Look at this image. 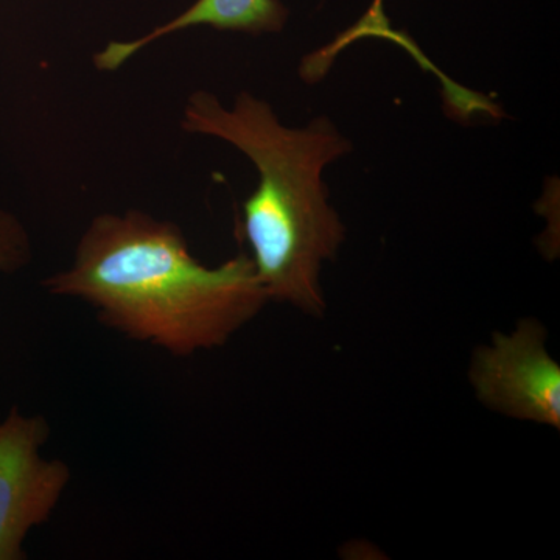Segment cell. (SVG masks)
Listing matches in <instances>:
<instances>
[{
	"label": "cell",
	"mask_w": 560,
	"mask_h": 560,
	"mask_svg": "<svg viewBox=\"0 0 560 560\" xmlns=\"http://www.w3.org/2000/svg\"><path fill=\"white\" fill-rule=\"evenodd\" d=\"M43 287L86 302L106 329L176 359L226 345L270 302L249 254L208 267L179 226L140 210L95 217L70 267Z\"/></svg>",
	"instance_id": "obj_1"
},
{
	"label": "cell",
	"mask_w": 560,
	"mask_h": 560,
	"mask_svg": "<svg viewBox=\"0 0 560 560\" xmlns=\"http://www.w3.org/2000/svg\"><path fill=\"white\" fill-rule=\"evenodd\" d=\"M183 128L224 140L253 162L259 184L243 202L242 231L257 278L268 301L323 316L320 272L346 241L323 175L352 151L350 140L327 116L287 127L270 103L249 92H241L231 109L210 92H195Z\"/></svg>",
	"instance_id": "obj_2"
},
{
	"label": "cell",
	"mask_w": 560,
	"mask_h": 560,
	"mask_svg": "<svg viewBox=\"0 0 560 560\" xmlns=\"http://www.w3.org/2000/svg\"><path fill=\"white\" fill-rule=\"evenodd\" d=\"M50 433L44 416L18 407L0 418V560L27 558L28 534L50 521L72 478L65 460L43 455Z\"/></svg>",
	"instance_id": "obj_3"
},
{
	"label": "cell",
	"mask_w": 560,
	"mask_h": 560,
	"mask_svg": "<svg viewBox=\"0 0 560 560\" xmlns=\"http://www.w3.org/2000/svg\"><path fill=\"white\" fill-rule=\"evenodd\" d=\"M478 400L508 418L560 429V366L539 320L522 319L475 352L469 372Z\"/></svg>",
	"instance_id": "obj_4"
},
{
	"label": "cell",
	"mask_w": 560,
	"mask_h": 560,
	"mask_svg": "<svg viewBox=\"0 0 560 560\" xmlns=\"http://www.w3.org/2000/svg\"><path fill=\"white\" fill-rule=\"evenodd\" d=\"M289 18L290 11L280 0H197L178 18L147 33L142 38L109 43L95 55L94 65L103 72H113L154 40L197 25H208L215 31L264 35L283 31Z\"/></svg>",
	"instance_id": "obj_5"
},
{
	"label": "cell",
	"mask_w": 560,
	"mask_h": 560,
	"mask_svg": "<svg viewBox=\"0 0 560 560\" xmlns=\"http://www.w3.org/2000/svg\"><path fill=\"white\" fill-rule=\"evenodd\" d=\"M383 3H385V0H372V5L355 25L342 32L331 43L313 51L312 60L315 62L316 68L330 70L342 50L348 49L350 44L364 38L389 40V43L400 46L411 57H415L418 54L419 47L405 33L394 32L390 28L389 22L386 20L385 10H383Z\"/></svg>",
	"instance_id": "obj_6"
},
{
	"label": "cell",
	"mask_w": 560,
	"mask_h": 560,
	"mask_svg": "<svg viewBox=\"0 0 560 560\" xmlns=\"http://www.w3.org/2000/svg\"><path fill=\"white\" fill-rule=\"evenodd\" d=\"M32 260L28 231L16 215L0 209V272H16Z\"/></svg>",
	"instance_id": "obj_7"
}]
</instances>
